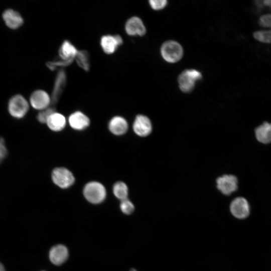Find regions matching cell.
Here are the masks:
<instances>
[{"label": "cell", "mask_w": 271, "mask_h": 271, "mask_svg": "<svg viewBox=\"0 0 271 271\" xmlns=\"http://www.w3.org/2000/svg\"><path fill=\"white\" fill-rule=\"evenodd\" d=\"M260 27L271 30V14H265L261 15L258 20Z\"/></svg>", "instance_id": "cb8c5ba5"}, {"label": "cell", "mask_w": 271, "mask_h": 271, "mask_svg": "<svg viewBox=\"0 0 271 271\" xmlns=\"http://www.w3.org/2000/svg\"><path fill=\"white\" fill-rule=\"evenodd\" d=\"M8 154L4 140L0 137V163L5 159Z\"/></svg>", "instance_id": "f1b7e54d"}, {"label": "cell", "mask_w": 271, "mask_h": 271, "mask_svg": "<svg viewBox=\"0 0 271 271\" xmlns=\"http://www.w3.org/2000/svg\"><path fill=\"white\" fill-rule=\"evenodd\" d=\"M161 53L165 61L169 63H175L181 59L183 50L181 45L177 42L168 41L162 45Z\"/></svg>", "instance_id": "3957f363"}, {"label": "cell", "mask_w": 271, "mask_h": 271, "mask_svg": "<svg viewBox=\"0 0 271 271\" xmlns=\"http://www.w3.org/2000/svg\"><path fill=\"white\" fill-rule=\"evenodd\" d=\"M29 109V103L21 95L13 96L9 100L8 110L10 114L17 118L23 117Z\"/></svg>", "instance_id": "277c9868"}, {"label": "cell", "mask_w": 271, "mask_h": 271, "mask_svg": "<svg viewBox=\"0 0 271 271\" xmlns=\"http://www.w3.org/2000/svg\"><path fill=\"white\" fill-rule=\"evenodd\" d=\"M106 190L104 186L98 182H90L85 186L83 194L87 201L91 203L98 204L106 197Z\"/></svg>", "instance_id": "6da1fadb"}, {"label": "cell", "mask_w": 271, "mask_h": 271, "mask_svg": "<svg viewBox=\"0 0 271 271\" xmlns=\"http://www.w3.org/2000/svg\"><path fill=\"white\" fill-rule=\"evenodd\" d=\"M0 271H5V268L1 263H0Z\"/></svg>", "instance_id": "f546056e"}, {"label": "cell", "mask_w": 271, "mask_h": 271, "mask_svg": "<svg viewBox=\"0 0 271 271\" xmlns=\"http://www.w3.org/2000/svg\"><path fill=\"white\" fill-rule=\"evenodd\" d=\"M54 112H55V110L53 107H48L45 109L41 110L37 115V119L41 123H46L49 116Z\"/></svg>", "instance_id": "603a6c76"}, {"label": "cell", "mask_w": 271, "mask_h": 271, "mask_svg": "<svg viewBox=\"0 0 271 271\" xmlns=\"http://www.w3.org/2000/svg\"><path fill=\"white\" fill-rule=\"evenodd\" d=\"M78 66L85 71H88L90 68V59L88 53L85 50L79 51L75 57Z\"/></svg>", "instance_id": "ffe728a7"}, {"label": "cell", "mask_w": 271, "mask_h": 271, "mask_svg": "<svg viewBox=\"0 0 271 271\" xmlns=\"http://www.w3.org/2000/svg\"><path fill=\"white\" fill-rule=\"evenodd\" d=\"M113 192L118 199L123 200L127 199L128 196V188L122 182H117L113 186Z\"/></svg>", "instance_id": "44dd1931"}, {"label": "cell", "mask_w": 271, "mask_h": 271, "mask_svg": "<svg viewBox=\"0 0 271 271\" xmlns=\"http://www.w3.org/2000/svg\"><path fill=\"white\" fill-rule=\"evenodd\" d=\"M256 139L263 144L271 143V123L264 122L255 129Z\"/></svg>", "instance_id": "ac0fdd59"}, {"label": "cell", "mask_w": 271, "mask_h": 271, "mask_svg": "<svg viewBox=\"0 0 271 271\" xmlns=\"http://www.w3.org/2000/svg\"><path fill=\"white\" fill-rule=\"evenodd\" d=\"M130 271H137L134 269H131Z\"/></svg>", "instance_id": "4dcf8cb0"}, {"label": "cell", "mask_w": 271, "mask_h": 271, "mask_svg": "<svg viewBox=\"0 0 271 271\" xmlns=\"http://www.w3.org/2000/svg\"><path fill=\"white\" fill-rule=\"evenodd\" d=\"M218 189L223 194L229 195L237 189V178L232 175H224L216 180Z\"/></svg>", "instance_id": "8992f818"}, {"label": "cell", "mask_w": 271, "mask_h": 271, "mask_svg": "<svg viewBox=\"0 0 271 271\" xmlns=\"http://www.w3.org/2000/svg\"><path fill=\"white\" fill-rule=\"evenodd\" d=\"M78 51L69 41L65 40L62 44L59 54L62 60H74Z\"/></svg>", "instance_id": "d6986e66"}, {"label": "cell", "mask_w": 271, "mask_h": 271, "mask_svg": "<svg viewBox=\"0 0 271 271\" xmlns=\"http://www.w3.org/2000/svg\"><path fill=\"white\" fill-rule=\"evenodd\" d=\"M122 42V39L120 36L108 35L101 37L100 45L105 53L110 54L114 53L117 47L121 45Z\"/></svg>", "instance_id": "30bf717a"}, {"label": "cell", "mask_w": 271, "mask_h": 271, "mask_svg": "<svg viewBox=\"0 0 271 271\" xmlns=\"http://www.w3.org/2000/svg\"><path fill=\"white\" fill-rule=\"evenodd\" d=\"M3 18L6 25L12 29H17L23 24V19L20 14L12 9L5 11Z\"/></svg>", "instance_id": "9a60e30c"}, {"label": "cell", "mask_w": 271, "mask_h": 271, "mask_svg": "<svg viewBox=\"0 0 271 271\" xmlns=\"http://www.w3.org/2000/svg\"><path fill=\"white\" fill-rule=\"evenodd\" d=\"M125 30L126 33L130 36H142L146 32L143 21L138 17H132L127 21Z\"/></svg>", "instance_id": "8fae6325"}, {"label": "cell", "mask_w": 271, "mask_h": 271, "mask_svg": "<svg viewBox=\"0 0 271 271\" xmlns=\"http://www.w3.org/2000/svg\"><path fill=\"white\" fill-rule=\"evenodd\" d=\"M70 126L77 130H81L87 128L90 124L89 118L81 111H76L69 117Z\"/></svg>", "instance_id": "7c38bea8"}, {"label": "cell", "mask_w": 271, "mask_h": 271, "mask_svg": "<svg viewBox=\"0 0 271 271\" xmlns=\"http://www.w3.org/2000/svg\"><path fill=\"white\" fill-rule=\"evenodd\" d=\"M253 38L263 44H271V30H257L253 33Z\"/></svg>", "instance_id": "7402d4cb"}, {"label": "cell", "mask_w": 271, "mask_h": 271, "mask_svg": "<svg viewBox=\"0 0 271 271\" xmlns=\"http://www.w3.org/2000/svg\"><path fill=\"white\" fill-rule=\"evenodd\" d=\"M230 210L235 217L244 219L249 214V205L245 198L239 197L232 200L230 205Z\"/></svg>", "instance_id": "52a82bcc"}, {"label": "cell", "mask_w": 271, "mask_h": 271, "mask_svg": "<svg viewBox=\"0 0 271 271\" xmlns=\"http://www.w3.org/2000/svg\"><path fill=\"white\" fill-rule=\"evenodd\" d=\"M254 4L258 11H260L264 7H267L271 10V0L255 1Z\"/></svg>", "instance_id": "83f0119b"}, {"label": "cell", "mask_w": 271, "mask_h": 271, "mask_svg": "<svg viewBox=\"0 0 271 271\" xmlns=\"http://www.w3.org/2000/svg\"><path fill=\"white\" fill-rule=\"evenodd\" d=\"M51 102V98L48 94L42 90L35 91L30 97L31 105L37 110H42L48 108Z\"/></svg>", "instance_id": "ba28073f"}, {"label": "cell", "mask_w": 271, "mask_h": 271, "mask_svg": "<svg viewBox=\"0 0 271 271\" xmlns=\"http://www.w3.org/2000/svg\"><path fill=\"white\" fill-rule=\"evenodd\" d=\"M66 82V74L65 72L60 70L57 75L51 99V103L55 104L59 100L65 87Z\"/></svg>", "instance_id": "5bb4252c"}, {"label": "cell", "mask_w": 271, "mask_h": 271, "mask_svg": "<svg viewBox=\"0 0 271 271\" xmlns=\"http://www.w3.org/2000/svg\"><path fill=\"white\" fill-rule=\"evenodd\" d=\"M68 257L67 247L61 244L53 246L49 252L50 261L55 265H60L64 262Z\"/></svg>", "instance_id": "4fadbf2b"}, {"label": "cell", "mask_w": 271, "mask_h": 271, "mask_svg": "<svg viewBox=\"0 0 271 271\" xmlns=\"http://www.w3.org/2000/svg\"><path fill=\"white\" fill-rule=\"evenodd\" d=\"M149 3L152 9L155 10H160L166 6L167 1L166 0H152L149 1Z\"/></svg>", "instance_id": "4316f807"}, {"label": "cell", "mask_w": 271, "mask_h": 271, "mask_svg": "<svg viewBox=\"0 0 271 271\" xmlns=\"http://www.w3.org/2000/svg\"><path fill=\"white\" fill-rule=\"evenodd\" d=\"M108 128L110 132L115 135H122L127 131L128 124L123 117L115 116L110 120Z\"/></svg>", "instance_id": "2e32d148"}, {"label": "cell", "mask_w": 271, "mask_h": 271, "mask_svg": "<svg viewBox=\"0 0 271 271\" xmlns=\"http://www.w3.org/2000/svg\"><path fill=\"white\" fill-rule=\"evenodd\" d=\"M66 123L65 116L56 111L49 116L46 122L48 127L54 131L62 130L65 127Z\"/></svg>", "instance_id": "e0dca14e"}, {"label": "cell", "mask_w": 271, "mask_h": 271, "mask_svg": "<svg viewBox=\"0 0 271 271\" xmlns=\"http://www.w3.org/2000/svg\"><path fill=\"white\" fill-rule=\"evenodd\" d=\"M73 61V60H64L61 59L60 61L49 62L47 63V66L51 70H54L58 67L68 66L72 63Z\"/></svg>", "instance_id": "484cf974"}, {"label": "cell", "mask_w": 271, "mask_h": 271, "mask_svg": "<svg viewBox=\"0 0 271 271\" xmlns=\"http://www.w3.org/2000/svg\"><path fill=\"white\" fill-rule=\"evenodd\" d=\"M202 78L200 72L194 69H187L179 76L178 81L179 86L184 92H190L194 88L196 83Z\"/></svg>", "instance_id": "7a4b0ae2"}, {"label": "cell", "mask_w": 271, "mask_h": 271, "mask_svg": "<svg viewBox=\"0 0 271 271\" xmlns=\"http://www.w3.org/2000/svg\"><path fill=\"white\" fill-rule=\"evenodd\" d=\"M134 132L140 137H147L152 130V123L150 119L146 116L138 115L133 123Z\"/></svg>", "instance_id": "9c48e42d"}, {"label": "cell", "mask_w": 271, "mask_h": 271, "mask_svg": "<svg viewBox=\"0 0 271 271\" xmlns=\"http://www.w3.org/2000/svg\"><path fill=\"white\" fill-rule=\"evenodd\" d=\"M52 179L55 185L63 189L69 188L75 181L74 177L71 172L63 167L56 168L53 170Z\"/></svg>", "instance_id": "5b68a950"}, {"label": "cell", "mask_w": 271, "mask_h": 271, "mask_svg": "<svg viewBox=\"0 0 271 271\" xmlns=\"http://www.w3.org/2000/svg\"><path fill=\"white\" fill-rule=\"evenodd\" d=\"M120 207L122 212L126 214L132 213L134 209L133 204L127 199L121 200Z\"/></svg>", "instance_id": "d4e9b609"}]
</instances>
